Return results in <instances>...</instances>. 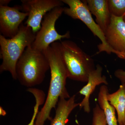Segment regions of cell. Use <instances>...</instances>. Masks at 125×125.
Masks as SVG:
<instances>
[{
    "label": "cell",
    "mask_w": 125,
    "mask_h": 125,
    "mask_svg": "<svg viewBox=\"0 0 125 125\" xmlns=\"http://www.w3.org/2000/svg\"><path fill=\"white\" fill-rule=\"evenodd\" d=\"M60 43H52L43 52L49 63L51 78L46 101L37 115L35 125H44L47 120L51 121V112L53 108L56 109L60 98L71 97L66 87L68 75L61 54Z\"/></svg>",
    "instance_id": "6da1fadb"
},
{
    "label": "cell",
    "mask_w": 125,
    "mask_h": 125,
    "mask_svg": "<svg viewBox=\"0 0 125 125\" xmlns=\"http://www.w3.org/2000/svg\"><path fill=\"white\" fill-rule=\"evenodd\" d=\"M36 35L31 28L23 23L20 25L18 33L12 38H6L0 34V55L2 60L0 66L1 73L9 72L12 78L17 80V62L27 47L31 46Z\"/></svg>",
    "instance_id": "7a4b0ae2"
},
{
    "label": "cell",
    "mask_w": 125,
    "mask_h": 125,
    "mask_svg": "<svg viewBox=\"0 0 125 125\" xmlns=\"http://www.w3.org/2000/svg\"><path fill=\"white\" fill-rule=\"evenodd\" d=\"M50 67L43 52L27 47L17 62V80L21 85L29 88L42 83Z\"/></svg>",
    "instance_id": "3957f363"
},
{
    "label": "cell",
    "mask_w": 125,
    "mask_h": 125,
    "mask_svg": "<svg viewBox=\"0 0 125 125\" xmlns=\"http://www.w3.org/2000/svg\"><path fill=\"white\" fill-rule=\"evenodd\" d=\"M60 49L68 78L80 82H88L90 73L96 69L93 59L71 40L61 42Z\"/></svg>",
    "instance_id": "277c9868"
},
{
    "label": "cell",
    "mask_w": 125,
    "mask_h": 125,
    "mask_svg": "<svg viewBox=\"0 0 125 125\" xmlns=\"http://www.w3.org/2000/svg\"><path fill=\"white\" fill-rule=\"evenodd\" d=\"M68 5L69 7H64V13L74 19H79L84 23L92 32L101 40L98 45V51L97 54L106 52L108 54L114 53L121 59L125 60V55L118 53L112 49L107 42L105 34L98 24L94 21L92 14L84 0H62Z\"/></svg>",
    "instance_id": "5b68a950"
},
{
    "label": "cell",
    "mask_w": 125,
    "mask_h": 125,
    "mask_svg": "<svg viewBox=\"0 0 125 125\" xmlns=\"http://www.w3.org/2000/svg\"><path fill=\"white\" fill-rule=\"evenodd\" d=\"M64 9L62 6L56 7L44 16L41 28L36 33L35 39L31 45L33 49L43 52L52 43L70 37L69 31L61 35L56 31L55 28L56 21L64 13Z\"/></svg>",
    "instance_id": "8992f818"
},
{
    "label": "cell",
    "mask_w": 125,
    "mask_h": 125,
    "mask_svg": "<svg viewBox=\"0 0 125 125\" xmlns=\"http://www.w3.org/2000/svg\"><path fill=\"white\" fill-rule=\"evenodd\" d=\"M21 2L20 10L28 14L24 24L31 28L35 33L41 28L44 16L54 8L62 6L64 4L62 0H21Z\"/></svg>",
    "instance_id": "52a82bcc"
},
{
    "label": "cell",
    "mask_w": 125,
    "mask_h": 125,
    "mask_svg": "<svg viewBox=\"0 0 125 125\" xmlns=\"http://www.w3.org/2000/svg\"><path fill=\"white\" fill-rule=\"evenodd\" d=\"M19 6H0V32L6 38H11L18 33L20 27L28 13L20 11Z\"/></svg>",
    "instance_id": "ba28073f"
},
{
    "label": "cell",
    "mask_w": 125,
    "mask_h": 125,
    "mask_svg": "<svg viewBox=\"0 0 125 125\" xmlns=\"http://www.w3.org/2000/svg\"><path fill=\"white\" fill-rule=\"evenodd\" d=\"M123 16L117 17L111 15L110 23L105 34L109 46L125 55V22Z\"/></svg>",
    "instance_id": "9c48e42d"
},
{
    "label": "cell",
    "mask_w": 125,
    "mask_h": 125,
    "mask_svg": "<svg viewBox=\"0 0 125 125\" xmlns=\"http://www.w3.org/2000/svg\"><path fill=\"white\" fill-rule=\"evenodd\" d=\"M103 70L102 66L99 64L97 65L96 69L90 73L87 84L79 92L80 94L84 96L83 101L80 103L79 106L87 113H89L90 111V97L96 87L101 84L106 85L108 84L106 76L102 75Z\"/></svg>",
    "instance_id": "30bf717a"
},
{
    "label": "cell",
    "mask_w": 125,
    "mask_h": 125,
    "mask_svg": "<svg viewBox=\"0 0 125 125\" xmlns=\"http://www.w3.org/2000/svg\"><path fill=\"white\" fill-rule=\"evenodd\" d=\"M84 1L90 13L96 17L97 23L105 33L111 17L108 0H86Z\"/></svg>",
    "instance_id": "8fae6325"
},
{
    "label": "cell",
    "mask_w": 125,
    "mask_h": 125,
    "mask_svg": "<svg viewBox=\"0 0 125 125\" xmlns=\"http://www.w3.org/2000/svg\"><path fill=\"white\" fill-rule=\"evenodd\" d=\"M75 95L68 99L61 97L59 99L56 108L55 115L51 121V125H66L68 117L72 111L79 105L80 103H75Z\"/></svg>",
    "instance_id": "7c38bea8"
},
{
    "label": "cell",
    "mask_w": 125,
    "mask_h": 125,
    "mask_svg": "<svg viewBox=\"0 0 125 125\" xmlns=\"http://www.w3.org/2000/svg\"><path fill=\"white\" fill-rule=\"evenodd\" d=\"M107 99L109 104L116 110L118 125L125 123V84L120 85L117 91L113 93H108Z\"/></svg>",
    "instance_id": "4fadbf2b"
},
{
    "label": "cell",
    "mask_w": 125,
    "mask_h": 125,
    "mask_svg": "<svg viewBox=\"0 0 125 125\" xmlns=\"http://www.w3.org/2000/svg\"><path fill=\"white\" fill-rule=\"evenodd\" d=\"M108 87L103 85L100 87L98 97V105L104 112L107 125H118L115 115V109L109 104L107 99Z\"/></svg>",
    "instance_id": "5bb4252c"
},
{
    "label": "cell",
    "mask_w": 125,
    "mask_h": 125,
    "mask_svg": "<svg viewBox=\"0 0 125 125\" xmlns=\"http://www.w3.org/2000/svg\"><path fill=\"white\" fill-rule=\"evenodd\" d=\"M27 91L32 94L36 100V104L34 107L32 116L30 122L27 125H35L37 115L39 112V106L45 103V94L42 90L33 88H28Z\"/></svg>",
    "instance_id": "9a60e30c"
},
{
    "label": "cell",
    "mask_w": 125,
    "mask_h": 125,
    "mask_svg": "<svg viewBox=\"0 0 125 125\" xmlns=\"http://www.w3.org/2000/svg\"><path fill=\"white\" fill-rule=\"evenodd\" d=\"M111 15L120 17L125 14V0H108Z\"/></svg>",
    "instance_id": "2e32d148"
},
{
    "label": "cell",
    "mask_w": 125,
    "mask_h": 125,
    "mask_svg": "<svg viewBox=\"0 0 125 125\" xmlns=\"http://www.w3.org/2000/svg\"><path fill=\"white\" fill-rule=\"evenodd\" d=\"M92 125H107L104 112L98 104L93 109Z\"/></svg>",
    "instance_id": "e0dca14e"
},
{
    "label": "cell",
    "mask_w": 125,
    "mask_h": 125,
    "mask_svg": "<svg viewBox=\"0 0 125 125\" xmlns=\"http://www.w3.org/2000/svg\"><path fill=\"white\" fill-rule=\"evenodd\" d=\"M115 76L120 81L122 84H125V71L119 69L114 72Z\"/></svg>",
    "instance_id": "ac0fdd59"
},
{
    "label": "cell",
    "mask_w": 125,
    "mask_h": 125,
    "mask_svg": "<svg viewBox=\"0 0 125 125\" xmlns=\"http://www.w3.org/2000/svg\"><path fill=\"white\" fill-rule=\"evenodd\" d=\"M11 1L10 0H0V6H8V5Z\"/></svg>",
    "instance_id": "d6986e66"
},
{
    "label": "cell",
    "mask_w": 125,
    "mask_h": 125,
    "mask_svg": "<svg viewBox=\"0 0 125 125\" xmlns=\"http://www.w3.org/2000/svg\"><path fill=\"white\" fill-rule=\"evenodd\" d=\"M6 114V112L3 109L2 107L0 106V115L5 116Z\"/></svg>",
    "instance_id": "ffe728a7"
},
{
    "label": "cell",
    "mask_w": 125,
    "mask_h": 125,
    "mask_svg": "<svg viewBox=\"0 0 125 125\" xmlns=\"http://www.w3.org/2000/svg\"><path fill=\"white\" fill-rule=\"evenodd\" d=\"M123 19L124 21L125 22V14L124 15V16H123Z\"/></svg>",
    "instance_id": "44dd1931"
},
{
    "label": "cell",
    "mask_w": 125,
    "mask_h": 125,
    "mask_svg": "<svg viewBox=\"0 0 125 125\" xmlns=\"http://www.w3.org/2000/svg\"></svg>",
    "instance_id": "7402d4cb"
}]
</instances>
